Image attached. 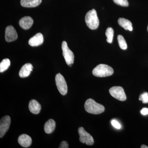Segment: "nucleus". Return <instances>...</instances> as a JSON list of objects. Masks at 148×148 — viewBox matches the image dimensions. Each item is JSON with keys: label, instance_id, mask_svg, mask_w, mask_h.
I'll use <instances>...</instances> for the list:
<instances>
[{"label": "nucleus", "instance_id": "1", "mask_svg": "<svg viewBox=\"0 0 148 148\" xmlns=\"http://www.w3.org/2000/svg\"><path fill=\"white\" fill-rule=\"evenodd\" d=\"M86 111L89 113L99 114L105 111V107L99 103H96L93 99L89 98L86 101L84 104Z\"/></svg>", "mask_w": 148, "mask_h": 148}, {"label": "nucleus", "instance_id": "2", "mask_svg": "<svg viewBox=\"0 0 148 148\" xmlns=\"http://www.w3.org/2000/svg\"><path fill=\"white\" fill-rule=\"evenodd\" d=\"M114 73V70L110 66L106 64H101L92 70L93 75L100 77L110 76Z\"/></svg>", "mask_w": 148, "mask_h": 148}, {"label": "nucleus", "instance_id": "3", "mask_svg": "<svg viewBox=\"0 0 148 148\" xmlns=\"http://www.w3.org/2000/svg\"><path fill=\"white\" fill-rule=\"evenodd\" d=\"M85 22L87 27L90 29L95 30L98 28L99 20L95 9L91 10L86 13Z\"/></svg>", "mask_w": 148, "mask_h": 148}, {"label": "nucleus", "instance_id": "4", "mask_svg": "<svg viewBox=\"0 0 148 148\" xmlns=\"http://www.w3.org/2000/svg\"><path fill=\"white\" fill-rule=\"evenodd\" d=\"M62 49L63 51V55L66 64L68 66L71 67L74 63V55L71 50L69 49L66 42L63 41L62 43Z\"/></svg>", "mask_w": 148, "mask_h": 148}, {"label": "nucleus", "instance_id": "5", "mask_svg": "<svg viewBox=\"0 0 148 148\" xmlns=\"http://www.w3.org/2000/svg\"><path fill=\"white\" fill-rule=\"evenodd\" d=\"M55 82L58 91L61 95H66L68 92V86L64 77L60 73L56 74Z\"/></svg>", "mask_w": 148, "mask_h": 148}, {"label": "nucleus", "instance_id": "6", "mask_svg": "<svg viewBox=\"0 0 148 148\" xmlns=\"http://www.w3.org/2000/svg\"><path fill=\"white\" fill-rule=\"evenodd\" d=\"M110 95L119 101H123L126 99V96L124 89L121 86H114L109 90Z\"/></svg>", "mask_w": 148, "mask_h": 148}, {"label": "nucleus", "instance_id": "7", "mask_svg": "<svg viewBox=\"0 0 148 148\" xmlns=\"http://www.w3.org/2000/svg\"><path fill=\"white\" fill-rule=\"evenodd\" d=\"M78 133L81 143H85L88 145H93L94 141L92 136L86 132L83 127H81L79 128Z\"/></svg>", "mask_w": 148, "mask_h": 148}, {"label": "nucleus", "instance_id": "8", "mask_svg": "<svg viewBox=\"0 0 148 148\" xmlns=\"http://www.w3.org/2000/svg\"><path fill=\"white\" fill-rule=\"evenodd\" d=\"M11 119L8 116H5L1 119L0 121V138L5 135L10 126Z\"/></svg>", "mask_w": 148, "mask_h": 148}, {"label": "nucleus", "instance_id": "9", "mask_svg": "<svg viewBox=\"0 0 148 148\" xmlns=\"http://www.w3.org/2000/svg\"><path fill=\"white\" fill-rule=\"evenodd\" d=\"M18 35L13 26H9L6 28L5 39L7 42L14 41L17 39Z\"/></svg>", "mask_w": 148, "mask_h": 148}, {"label": "nucleus", "instance_id": "10", "mask_svg": "<svg viewBox=\"0 0 148 148\" xmlns=\"http://www.w3.org/2000/svg\"><path fill=\"white\" fill-rule=\"evenodd\" d=\"M44 41L43 36L41 33H38L29 39V44L32 47H36L42 44Z\"/></svg>", "mask_w": 148, "mask_h": 148}, {"label": "nucleus", "instance_id": "11", "mask_svg": "<svg viewBox=\"0 0 148 148\" xmlns=\"http://www.w3.org/2000/svg\"><path fill=\"white\" fill-rule=\"evenodd\" d=\"M18 142L21 147L28 148L32 145V139L27 134H22L18 137Z\"/></svg>", "mask_w": 148, "mask_h": 148}, {"label": "nucleus", "instance_id": "12", "mask_svg": "<svg viewBox=\"0 0 148 148\" xmlns=\"http://www.w3.org/2000/svg\"><path fill=\"white\" fill-rule=\"evenodd\" d=\"M34 23L33 18L30 16H24L19 20V24L21 28L28 30L32 27Z\"/></svg>", "mask_w": 148, "mask_h": 148}, {"label": "nucleus", "instance_id": "13", "mask_svg": "<svg viewBox=\"0 0 148 148\" xmlns=\"http://www.w3.org/2000/svg\"><path fill=\"white\" fill-rule=\"evenodd\" d=\"M33 68L32 64L30 63L24 64L19 71V77L21 78H25L29 76L33 71Z\"/></svg>", "mask_w": 148, "mask_h": 148}, {"label": "nucleus", "instance_id": "14", "mask_svg": "<svg viewBox=\"0 0 148 148\" xmlns=\"http://www.w3.org/2000/svg\"><path fill=\"white\" fill-rule=\"evenodd\" d=\"M29 108L32 113L37 114L39 113L41 107L38 101L35 100H32L29 102Z\"/></svg>", "mask_w": 148, "mask_h": 148}, {"label": "nucleus", "instance_id": "15", "mask_svg": "<svg viewBox=\"0 0 148 148\" xmlns=\"http://www.w3.org/2000/svg\"><path fill=\"white\" fill-rule=\"evenodd\" d=\"M42 0H21V5L25 8L36 7L39 5Z\"/></svg>", "mask_w": 148, "mask_h": 148}, {"label": "nucleus", "instance_id": "16", "mask_svg": "<svg viewBox=\"0 0 148 148\" xmlns=\"http://www.w3.org/2000/svg\"><path fill=\"white\" fill-rule=\"evenodd\" d=\"M55 127V121L52 119L48 120L45 124V132L47 134H50L53 132Z\"/></svg>", "mask_w": 148, "mask_h": 148}, {"label": "nucleus", "instance_id": "17", "mask_svg": "<svg viewBox=\"0 0 148 148\" xmlns=\"http://www.w3.org/2000/svg\"><path fill=\"white\" fill-rule=\"evenodd\" d=\"M118 22L120 26L124 28L125 30H128V28L131 26H132L131 22L129 20L125 18H119Z\"/></svg>", "mask_w": 148, "mask_h": 148}, {"label": "nucleus", "instance_id": "18", "mask_svg": "<svg viewBox=\"0 0 148 148\" xmlns=\"http://www.w3.org/2000/svg\"><path fill=\"white\" fill-rule=\"evenodd\" d=\"M10 65V61L8 58H5L1 62L0 64V72L5 71L8 69Z\"/></svg>", "mask_w": 148, "mask_h": 148}, {"label": "nucleus", "instance_id": "19", "mask_svg": "<svg viewBox=\"0 0 148 148\" xmlns=\"http://www.w3.org/2000/svg\"><path fill=\"white\" fill-rule=\"evenodd\" d=\"M114 31L113 29L111 27H109L106 31V35L107 37V42L112 43L113 39Z\"/></svg>", "mask_w": 148, "mask_h": 148}, {"label": "nucleus", "instance_id": "20", "mask_svg": "<svg viewBox=\"0 0 148 148\" xmlns=\"http://www.w3.org/2000/svg\"><path fill=\"white\" fill-rule=\"evenodd\" d=\"M118 42L120 47L122 49L125 50L127 48V45L125 40L121 35H119L117 37Z\"/></svg>", "mask_w": 148, "mask_h": 148}, {"label": "nucleus", "instance_id": "21", "mask_svg": "<svg viewBox=\"0 0 148 148\" xmlns=\"http://www.w3.org/2000/svg\"><path fill=\"white\" fill-rule=\"evenodd\" d=\"M114 2L117 5L123 7H127L128 6L127 0H113Z\"/></svg>", "mask_w": 148, "mask_h": 148}, {"label": "nucleus", "instance_id": "22", "mask_svg": "<svg viewBox=\"0 0 148 148\" xmlns=\"http://www.w3.org/2000/svg\"><path fill=\"white\" fill-rule=\"evenodd\" d=\"M140 101H142L143 103H148V93L145 92L141 94L139 98Z\"/></svg>", "mask_w": 148, "mask_h": 148}, {"label": "nucleus", "instance_id": "23", "mask_svg": "<svg viewBox=\"0 0 148 148\" xmlns=\"http://www.w3.org/2000/svg\"><path fill=\"white\" fill-rule=\"evenodd\" d=\"M111 123L112 125L114 126V127H115L116 128L118 129H120L121 128V125L120 124L116 121L115 120H113L111 121Z\"/></svg>", "mask_w": 148, "mask_h": 148}, {"label": "nucleus", "instance_id": "24", "mask_svg": "<svg viewBox=\"0 0 148 148\" xmlns=\"http://www.w3.org/2000/svg\"><path fill=\"white\" fill-rule=\"evenodd\" d=\"M59 148H69V146L68 143L66 141H64L61 142L60 146H59Z\"/></svg>", "mask_w": 148, "mask_h": 148}, {"label": "nucleus", "instance_id": "25", "mask_svg": "<svg viewBox=\"0 0 148 148\" xmlns=\"http://www.w3.org/2000/svg\"><path fill=\"white\" fill-rule=\"evenodd\" d=\"M141 113L142 114L144 115L148 114V109L147 108H144L141 110Z\"/></svg>", "mask_w": 148, "mask_h": 148}, {"label": "nucleus", "instance_id": "26", "mask_svg": "<svg viewBox=\"0 0 148 148\" xmlns=\"http://www.w3.org/2000/svg\"><path fill=\"white\" fill-rule=\"evenodd\" d=\"M141 148H148L147 146L145 145H142L141 147Z\"/></svg>", "mask_w": 148, "mask_h": 148}, {"label": "nucleus", "instance_id": "27", "mask_svg": "<svg viewBox=\"0 0 148 148\" xmlns=\"http://www.w3.org/2000/svg\"><path fill=\"white\" fill-rule=\"evenodd\" d=\"M132 29H133V28H132V26H131L128 28V30L130 31H132Z\"/></svg>", "mask_w": 148, "mask_h": 148}, {"label": "nucleus", "instance_id": "28", "mask_svg": "<svg viewBox=\"0 0 148 148\" xmlns=\"http://www.w3.org/2000/svg\"><path fill=\"white\" fill-rule=\"evenodd\" d=\"M147 31H148V27H147Z\"/></svg>", "mask_w": 148, "mask_h": 148}]
</instances>
